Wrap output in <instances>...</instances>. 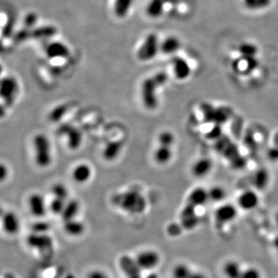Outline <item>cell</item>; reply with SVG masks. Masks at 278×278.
<instances>
[{
	"label": "cell",
	"instance_id": "cell-3",
	"mask_svg": "<svg viewBox=\"0 0 278 278\" xmlns=\"http://www.w3.org/2000/svg\"><path fill=\"white\" fill-rule=\"evenodd\" d=\"M34 159L40 168H47L52 163V146L50 139L44 134H37L34 139Z\"/></svg>",
	"mask_w": 278,
	"mask_h": 278
},
{
	"label": "cell",
	"instance_id": "cell-5",
	"mask_svg": "<svg viewBox=\"0 0 278 278\" xmlns=\"http://www.w3.org/2000/svg\"><path fill=\"white\" fill-rule=\"evenodd\" d=\"M160 44L159 37L156 34H148L138 50V58L144 62L154 59L160 50Z\"/></svg>",
	"mask_w": 278,
	"mask_h": 278
},
{
	"label": "cell",
	"instance_id": "cell-49",
	"mask_svg": "<svg viewBox=\"0 0 278 278\" xmlns=\"http://www.w3.org/2000/svg\"><path fill=\"white\" fill-rule=\"evenodd\" d=\"M63 278H76V277L74 276L72 274H68V275H66Z\"/></svg>",
	"mask_w": 278,
	"mask_h": 278
},
{
	"label": "cell",
	"instance_id": "cell-33",
	"mask_svg": "<svg viewBox=\"0 0 278 278\" xmlns=\"http://www.w3.org/2000/svg\"><path fill=\"white\" fill-rule=\"evenodd\" d=\"M208 193L210 200L217 202L223 200L226 195V190L219 185L213 186L210 190H208Z\"/></svg>",
	"mask_w": 278,
	"mask_h": 278
},
{
	"label": "cell",
	"instance_id": "cell-1",
	"mask_svg": "<svg viewBox=\"0 0 278 278\" xmlns=\"http://www.w3.org/2000/svg\"><path fill=\"white\" fill-rule=\"evenodd\" d=\"M169 76L165 72H159L149 77L141 83V99L146 109L153 111L159 106L158 91L168 82Z\"/></svg>",
	"mask_w": 278,
	"mask_h": 278
},
{
	"label": "cell",
	"instance_id": "cell-30",
	"mask_svg": "<svg viewBox=\"0 0 278 278\" xmlns=\"http://www.w3.org/2000/svg\"><path fill=\"white\" fill-rule=\"evenodd\" d=\"M245 7L251 11H258L267 9L272 3V0H243Z\"/></svg>",
	"mask_w": 278,
	"mask_h": 278
},
{
	"label": "cell",
	"instance_id": "cell-20",
	"mask_svg": "<svg viewBox=\"0 0 278 278\" xmlns=\"http://www.w3.org/2000/svg\"><path fill=\"white\" fill-rule=\"evenodd\" d=\"M92 176L91 166L85 163L79 164L74 168L72 172V178L78 183H85Z\"/></svg>",
	"mask_w": 278,
	"mask_h": 278
},
{
	"label": "cell",
	"instance_id": "cell-47",
	"mask_svg": "<svg viewBox=\"0 0 278 278\" xmlns=\"http://www.w3.org/2000/svg\"><path fill=\"white\" fill-rule=\"evenodd\" d=\"M145 278H159V276H158L157 274H156V273H150L149 275H147L146 277H145Z\"/></svg>",
	"mask_w": 278,
	"mask_h": 278
},
{
	"label": "cell",
	"instance_id": "cell-9",
	"mask_svg": "<svg viewBox=\"0 0 278 278\" xmlns=\"http://www.w3.org/2000/svg\"><path fill=\"white\" fill-rule=\"evenodd\" d=\"M197 208L186 202L185 206L180 213V223L184 230H193L199 223V217L197 214Z\"/></svg>",
	"mask_w": 278,
	"mask_h": 278
},
{
	"label": "cell",
	"instance_id": "cell-32",
	"mask_svg": "<svg viewBox=\"0 0 278 278\" xmlns=\"http://www.w3.org/2000/svg\"><path fill=\"white\" fill-rule=\"evenodd\" d=\"M193 272L187 264L185 263H179L173 268V278H189Z\"/></svg>",
	"mask_w": 278,
	"mask_h": 278
},
{
	"label": "cell",
	"instance_id": "cell-8",
	"mask_svg": "<svg viewBox=\"0 0 278 278\" xmlns=\"http://www.w3.org/2000/svg\"><path fill=\"white\" fill-rule=\"evenodd\" d=\"M26 243L29 247L40 251L50 250L54 247V240L47 234L32 233L26 238Z\"/></svg>",
	"mask_w": 278,
	"mask_h": 278
},
{
	"label": "cell",
	"instance_id": "cell-12",
	"mask_svg": "<svg viewBox=\"0 0 278 278\" xmlns=\"http://www.w3.org/2000/svg\"><path fill=\"white\" fill-rule=\"evenodd\" d=\"M172 65L173 74L178 80H185L191 76V66L185 58L175 56L172 59Z\"/></svg>",
	"mask_w": 278,
	"mask_h": 278
},
{
	"label": "cell",
	"instance_id": "cell-48",
	"mask_svg": "<svg viewBox=\"0 0 278 278\" xmlns=\"http://www.w3.org/2000/svg\"><path fill=\"white\" fill-rule=\"evenodd\" d=\"M275 249H276L277 251H278V237L275 239Z\"/></svg>",
	"mask_w": 278,
	"mask_h": 278
},
{
	"label": "cell",
	"instance_id": "cell-44",
	"mask_svg": "<svg viewBox=\"0 0 278 278\" xmlns=\"http://www.w3.org/2000/svg\"><path fill=\"white\" fill-rule=\"evenodd\" d=\"M1 179L4 180L6 179V176L8 175L7 168L6 166H4L3 165H1Z\"/></svg>",
	"mask_w": 278,
	"mask_h": 278
},
{
	"label": "cell",
	"instance_id": "cell-39",
	"mask_svg": "<svg viewBox=\"0 0 278 278\" xmlns=\"http://www.w3.org/2000/svg\"><path fill=\"white\" fill-rule=\"evenodd\" d=\"M50 230V224L47 222H37L32 226L33 233L37 234H46Z\"/></svg>",
	"mask_w": 278,
	"mask_h": 278
},
{
	"label": "cell",
	"instance_id": "cell-42",
	"mask_svg": "<svg viewBox=\"0 0 278 278\" xmlns=\"http://www.w3.org/2000/svg\"><path fill=\"white\" fill-rule=\"evenodd\" d=\"M87 278H110L105 273L102 272L99 270H94L88 274Z\"/></svg>",
	"mask_w": 278,
	"mask_h": 278
},
{
	"label": "cell",
	"instance_id": "cell-24",
	"mask_svg": "<svg viewBox=\"0 0 278 278\" xmlns=\"http://www.w3.org/2000/svg\"><path fill=\"white\" fill-rule=\"evenodd\" d=\"M80 202H78L77 199L68 200L64 209H63V212L60 214L63 222L76 219L78 213L80 212Z\"/></svg>",
	"mask_w": 278,
	"mask_h": 278
},
{
	"label": "cell",
	"instance_id": "cell-18",
	"mask_svg": "<svg viewBox=\"0 0 278 278\" xmlns=\"http://www.w3.org/2000/svg\"><path fill=\"white\" fill-rule=\"evenodd\" d=\"M61 134H66L69 147L71 149H77L80 146L82 141V135L79 130L71 126L70 124L63 125L60 129Z\"/></svg>",
	"mask_w": 278,
	"mask_h": 278
},
{
	"label": "cell",
	"instance_id": "cell-27",
	"mask_svg": "<svg viewBox=\"0 0 278 278\" xmlns=\"http://www.w3.org/2000/svg\"><path fill=\"white\" fill-rule=\"evenodd\" d=\"M63 230L68 235L79 237L85 231V226L81 221L75 219L63 222Z\"/></svg>",
	"mask_w": 278,
	"mask_h": 278
},
{
	"label": "cell",
	"instance_id": "cell-34",
	"mask_svg": "<svg viewBox=\"0 0 278 278\" xmlns=\"http://www.w3.org/2000/svg\"><path fill=\"white\" fill-rule=\"evenodd\" d=\"M176 142L174 134L170 131H163L158 136V144L166 146L173 147Z\"/></svg>",
	"mask_w": 278,
	"mask_h": 278
},
{
	"label": "cell",
	"instance_id": "cell-11",
	"mask_svg": "<svg viewBox=\"0 0 278 278\" xmlns=\"http://www.w3.org/2000/svg\"><path fill=\"white\" fill-rule=\"evenodd\" d=\"M119 266L127 278H141V270L136 261L128 255H123L119 259Z\"/></svg>",
	"mask_w": 278,
	"mask_h": 278
},
{
	"label": "cell",
	"instance_id": "cell-40",
	"mask_svg": "<svg viewBox=\"0 0 278 278\" xmlns=\"http://www.w3.org/2000/svg\"><path fill=\"white\" fill-rule=\"evenodd\" d=\"M24 26L26 29H33L37 22V15L36 13H28L27 15L25 17Z\"/></svg>",
	"mask_w": 278,
	"mask_h": 278
},
{
	"label": "cell",
	"instance_id": "cell-7",
	"mask_svg": "<svg viewBox=\"0 0 278 278\" xmlns=\"http://www.w3.org/2000/svg\"><path fill=\"white\" fill-rule=\"evenodd\" d=\"M136 259L141 270L150 271L159 264L161 258L156 250H146L139 253Z\"/></svg>",
	"mask_w": 278,
	"mask_h": 278
},
{
	"label": "cell",
	"instance_id": "cell-13",
	"mask_svg": "<svg viewBox=\"0 0 278 278\" xmlns=\"http://www.w3.org/2000/svg\"><path fill=\"white\" fill-rule=\"evenodd\" d=\"M28 206L32 215L37 218L44 217L46 215V205L44 197L40 193L32 194L28 199Z\"/></svg>",
	"mask_w": 278,
	"mask_h": 278
},
{
	"label": "cell",
	"instance_id": "cell-37",
	"mask_svg": "<svg viewBox=\"0 0 278 278\" xmlns=\"http://www.w3.org/2000/svg\"><path fill=\"white\" fill-rule=\"evenodd\" d=\"M182 230H184V229L182 225H181V223L173 222V223H171V224L168 226L167 233H168L169 235L171 236V237L176 238V237H178V236L182 234Z\"/></svg>",
	"mask_w": 278,
	"mask_h": 278
},
{
	"label": "cell",
	"instance_id": "cell-21",
	"mask_svg": "<svg viewBox=\"0 0 278 278\" xmlns=\"http://www.w3.org/2000/svg\"><path fill=\"white\" fill-rule=\"evenodd\" d=\"M124 143L120 141H112L107 143L103 150V157L106 161H114L122 151Z\"/></svg>",
	"mask_w": 278,
	"mask_h": 278
},
{
	"label": "cell",
	"instance_id": "cell-15",
	"mask_svg": "<svg viewBox=\"0 0 278 278\" xmlns=\"http://www.w3.org/2000/svg\"><path fill=\"white\" fill-rule=\"evenodd\" d=\"M2 227L6 234H17L20 230V222L14 212H6L2 216Z\"/></svg>",
	"mask_w": 278,
	"mask_h": 278
},
{
	"label": "cell",
	"instance_id": "cell-31",
	"mask_svg": "<svg viewBox=\"0 0 278 278\" xmlns=\"http://www.w3.org/2000/svg\"><path fill=\"white\" fill-rule=\"evenodd\" d=\"M238 53L240 55L258 57L259 49L256 44L251 42H243L238 46Z\"/></svg>",
	"mask_w": 278,
	"mask_h": 278
},
{
	"label": "cell",
	"instance_id": "cell-19",
	"mask_svg": "<svg viewBox=\"0 0 278 278\" xmlns=\"http://www.w3.org/2000/svg\"><path fill=\"white\" fill-rule=\"evenodd\" d=\"M209 200H210V198H209L208 190L202 187H197L195 188L190 192L188 196L186 202L192 204L196 207H199V206H203Z\"/></svg>",
	"mask_w": 278,
	"mask_h": 278
},
{
	"label": "cell",
	"instance_id": "cell-17",
	"mask_svg": "<svg viewBox=\"0 0 278 278\" xmlns=\"http://www.w3.org/2000/svg\"><path fill=\"white\" fill-rule=\"evenodd\" d=\"M46 56L51 59L55 58H66L70 54V50L64 43L59 42V41H54L51 42L46 46L45 50Z\"/></svg>",
	"mask_w": 278,
	"mask_h": 278
},
{
	"label": "cell",
	"instance_id": "cell-4",
	"mask_svg": "<svg viewBox=\"0 0 278 278\" xmlns=\"http://www.w3.org/2000/svg\"><path fill=\"white\" fill-rule=\"evenodd\" d=\"M259 61L258 57L240 55L232 61V70L240 76H248L259 67Z\"/></svg>",
	"mask_w": 278,
	"mask_h": 278
},
{
	"label": "cell",
	"instance_id": "cell-14",
	"mask_svg": "<svg viewBox=\"0 0 278 278\" xmlns=\"http://www.w3.org/2000/svg\"><path fill=\"white\" fill-rule=\"evenodd\" d=\"M238 202L242 210L250 211L254 210L258 206L259 198L256 192L248 189L239 194Z\"/></svg>",
	"mask_w": 278,
	"mask_h": 278
},
{
	"label": "cell",
	"instance_id": "cell-41",
	"mask_svg": "<svg viewBox=\"0 0 278 278\" xmlns=\"http://www.w3.org/2000/svg\"><path fill=\"white\" fill-rule=\"evenodd\" d=\"M15 40L19 43L23 42L26 40L30 39V29L25 28L24 30H21L17 33L15 35Z\"/></svg>",
	"mask_w": 278,
	"mask_h": 278
},
{
	"label": "cell",
	"instance_id": "cell-45",
	"mask_svg": "<svg viewBox=\"0 0 278 278\" xmlns=\"http://www.w3.org/2000/svg\"><path fill=\"white\" fill-rule=\"evenodd\" d=\"M3 278H17L15 275L11 272H6L3 275Z\"/></svg>",
	"mask_w": 278,
	"mask_h": 278
},
{
	"label": "cell",
	"instance_id": "cell-43",
	"mask_svg": "<svg viewBox=\"0 0 278 278\" xmlns=\"http://www.w3.org/2000/svg\"><path fill=\"white\" fill-rule=\"evenodd\" d=\"M189 278H207L203 273L193 271Z\"/></svg>",
	"mask_w": 278,
	"mask_h": 278
},
{
	"label": "cell",
	"instance_id": "cell-10",
	"mask_svg": "<svg viewBox=\"0 0 278 278\" xmlns=\"http://www.w3.org/2000/svg\"><path fill=\"white\" fill-rule=\"evenodd\" d=\"M238 209L231 203L222 204L215 212L216 222L219 226L234 221L238 216Z\"/></svg>",
	"mask_w": 278,
	"mask_h": 278
},
{
	"label": "cell",
	"instance_id": "cell-23",
	"mask_svg": "<svg viewBox=\"0 0 278 278\" xmlns=\"http://www.w3.org/2000/svg\"><path fill=\"white\" fill-rule=\"evenodd\" d=\"M57 34V29L54 26H43L30 29V39L47 40Z\"/></svg>",
	"mask_w": 278,
	"mask_h": 278
},
{
	"label": "cell",
	"instance_id": "cell-25",
	"mask_svg": "<svg viewBox=\"0 0 278 278\" xmlns=\"http://www.w3.org/2000/svg\"><path fill=\"white\" fill-rule=\"evenodd\" d=\"M180 46L181 43L177 37H166L160 44V50L167 55H172L179 50Z\"/></svg>",
	"mask_w": 278,
	"mask_h": 278
},
{
	"label": "cell",
	"instance_id": "cell-46",
	"mask_svg": "<svg viewBox=\"0 0 278 278\" xmlns=\"http://www.w3.org/2000/svg\"><path fill=\"white\" fill-rule=\"evenodd\" d=\"M179 0H165L166 4H171V5H176L178 3Z\"/></svg>",
	"mask_w": 278,
	"mask_h": 278
},
{
	"label": "cell",
	"instance_id": "cell-6",
	"mask_svg": "<svg viewBox=\"0 0 278 278\" xmlns=\"http://www.w3.org/2000/svg\"><path fill=\"white\" fill-rule=\"evenodd\" d=\"M19 83L16 78L11 76L5 77L1 80V99L6 107H10L15 102L19 94Z\"/></svg>",
	"mask_w": 278,
	"mask_h": 278
},
{
	"label": "cell",
	"instance_id": "cell-22",
	"mask_svg": "<svg viewBox=\"0 0 278 278\" xmlns=\"http://www.w3.org/2000/svg\"><path fill=\"white\" fill-rule=\"evenodd\" d=\"M173 157V147L158 145L155 151V161L159 165H164L169 163Z\"/></svg>",
	"mask_w": 278,
	"mask_h": 278
},
{
	"label": "cell",
	"instance_id": "cell-38",
	"mask_svg": "<svg viewBox=\"0 0 278 278\" xmlns=\"http://www.w3.org/2000/svg\"><path fill=\"white\" fill-rule=\"evenodd\" d=\"M241 278H261V274L256 267H248L243 270Z\"/></svg>",
	"mask_w": 278,
	"mask_h": 278
},
{
	"label": "cell",
	"instance_id": "cell-29",
	"mask_svg": "<svg viewBox=\"0 0 278 278\" xmlns=\"http://www.w3.org/2000/svg\"><path fill=\"white\" fill-rule=\"evenodd\" d=\"M134 0H115L114 12L119 18L126 17L132 8Z\"/></svg>",
	"mask_w": 278,
	"mask_h": 278
},
{
	"label": "cell",
	"instance_id": "cell-2",
	"mask_svg": "<svg viewBox=\"0 0 278 278\" xmlns=\"http://www.w3.org/2000/svg\"><path fill=\"white\" fill-rule=\"evenodd\" d=\"M115 205L123 211L131 214H140L146 209V200L142 193L132 189L116 195L113 199Z\"/></svg>",
	"mask_w": 278,
	"mask_h": 278
},
{
	"label": "cell",
	"instance_id": "cell-50",
	"mask_svg": "<svg viewBox=\"0 0 278 278\" xmlns=\"http://www.w3.org/2000/svg\"><path fill=\"white\" fill-rule=\"evenodd\" d=\"M275 221H276V224L278 228V212L277 213L276 216H275Z\"/></svg>",
	"mask_w": 278,
	"mask_h": 278
},
{
	"label": "cell",
	"instance_id": "cell-28",
	"mask_svg": "<svg viewBox=\"0 0 278 278\" xmlns=\"http://www.w3.org/2000/svg\"><path fill=\"white\" fill-rule=\"evenodd\" d=\"M243 271L239 262L236 260H228L223 266V273L226 278H241Z\"/></svg>",
	"mask_w": 278,
	"mask_h": 278
},
{
	"label": "cell",
	"instance_id": "cell-26",
	"mask_svg": "<svg viewBox=\"0 0 278 278\" xmlns=\"http://www.w3.org/2000/svg\"><path fill=\"white\" fill-rule=\"evenodd\" d=\"M165 0H150L146 6L147 15L152 19L161 17L165 9Z\"/></svg>",
	"mask_w": 278,
	"mask_h": 278
},
{
	"label": "cell",
	"instance_id": "cell-36",
	"mask_svg": "<svg viewBox=\"0 0 278 278\" xmlns=\"http://www.w3.org/2000/svg\"><path fill=\"white\" fill-rule=\"evenodd\" d=\"M52 194L54 198L62 199L65 200H68V190L63 184H55L52 187Z\"/></svg>",
	"mask_w": 278,
	"mask_h": 278
},
{
	"label": "cell",
	"instance_id": "cell-35",
	"mask_svg": "<svg viewBox=\"0 0 278 278\" xmlns=\"http://www.w3.org/2000/svg\"><path fill=\"white\" fill-rule=\"evenodd\" d=\"M269 182V175L267 171L259 170L255 173L254 177V183L259 189H263L267 186Z\"/></svg>",
	"mask_w": 278,
	"mask_h": 278
},
{
	"label": "cell",
	"instance_id": "cell-16",
	"mask_svg": "<svg viewBox=\"0 0 278 278\" xmlns=\"http://www.w3.org/2000/svg\"><path fill=\"white\" fill-rule=\"evenodd\" d=\"M213 161L208 158H201L195 161L192 166V173L197 178H203L211 173Z\"/></svg>",
	"mask_w": 278,
	"mask_h": 278
}]
</instances>
